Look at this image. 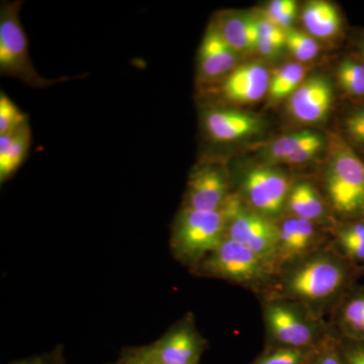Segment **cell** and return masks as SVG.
Segmentation results:
<instances>
[{"mask_svg": "<svg viewBox=\"0 0 364 364\" xmlns=\"http://www.w3.org/2000/svg\"><path fill=\"white\" fill-rule=\"evenodd\" d=\"M335 247L349 262L364 261V220L349 221L334 229Z\"/></svg>", "mask_w": 364, "mask_h": 364, "instance_id": "44dd1931", "label": "cell"}, {"mask_svg": "<svg viewBox=\"0 0 364 364\" xmlns=\"http://www.w3.org/2000/svg\"><path fill=\"white\" fill-rule=\"evenodd\" d=\"M286 210L289 213V217L305 220L317 226L324 225L327 221L324 200L315 186L309 181H301L291 186Z\"/></svg>", "mask_w": 364, "mask_h": 364, "instance_id": "e0dca14e", "label": "cell"}, {"mask_svg": "<svg viewBox=\"0 0 364 364\" xmlns=\"http://www.w3.org/2000/svg\"><path fill=\"white\" fill-rule=\"evenodd\" d=\"M340 87L358 102L364 100V62L360 58H346L337 68Z\"/></svg>", "mask_w": 364, "mask_h": 364, "instance_id": "603a6c76", "label": "cell"}, {"mask_svg": "<svg viewBox=\"0 0 364 364\" xmlns=\"http://www.w3.org/2000/svg\"><path fill=\"white\" fill-rule=\"evenodd\" d=\"M226 238V215L181 208L172 225L170 250L189 270L198 267Z\"/></svg>", "mask_w": 364, "mask_h": 364, "instance_id": "5b68a950", "label": "cell"}, {"mask_svg": "<svg viewBox=\"0 0 364 364\" xmlns=\"http://www.w3.org/2000/svg\"><path fill=\"white\" fill-rule=\"evenodd\" d=\"M317 132L304 130L294 132L279 136L265 150V158L270 163H286L306 142L311 140Z\"/></svg>", "mask_w": 364, "mask_h": 364, "instance_id": "cb8c5ba5", "label": "cell"}, {"mask_svg": "<svg viewBox=\"0 0 364 364\" xmlns=\"http://www.w3.org/2000/svg\"><path fill=\"white\" fill-rule=\"evenodd\" d=\"M119 363L122 364H149L142 363V361L133 360V359H119Z\"/></svg>", "mask_w": 364, "mask_h": 364, "instance_id": "d590c367", "label": "cell"}, {"mask_svg": "<svg viewBox=\"0 0 364 364\" xmlns=\"http://www.w3.org/2000/svg\"><path fill=\"white\" fill-rule=\"evenodd\" d=\"M21 1L2 2L0 7V72L2 76L18 78L26 85L45 88L68 78L48 79L33 67L28 39L20 20Z\"/></svg>", "mask_w": 364, "mask_h": 364, "instance_id": "8992f818", "label": "cell"}, {"mask_svg": "<svg viewBox=\"0 0 364 364\" xmlns=\"http://www.w3.org/2000/svg\"><path fill=\"white\" fill-rule=\"evenodd\" d=\"M270 77L267 67L249 63L236 67L226 76L221 92L230 102L247 104L259 100L269 90Z\"/></svg>", "mask_w": 364, "mask_h": 364, "instance_id": "5bb4252c", "label": "cell"}, {"mask_svg": "<svg viewBox=\"0 0 364 364\" xmlns=\"http://www.w3.org/2000/svg\"><path fill=\"white\" fill-rule=\"evenodd\" d=\"M238 53L224 39L215 23L208 26L198 51V72L203 79L227 76L236 68Z\"/></svg>", "mask_w": 364, "mask_h": 364, "instance_id": "9a60e30c", "label": "cell"}, {"mask_svg": "<svg viewBox=\"0 0 364 364\" xmlns=\"http://www.w3.org/2000/svg\"><path fill=\"white\" fill-rule=\"evenodd\" d=\"M223 210L226 215V238L251 249L277 269V223L249 207L237 193L230 196Z\"/></svg>", "mask_w": 364, "mask_h": 364, "instance_id": "ba28073f", "label": "cell"}, {"mask_svg": "<svg viewBox=\"0 0 364 364\" xmlns=\"http://www.w3.org/2000/svg\"><path fill=\"white\" fill-rule=\"evenodd\" d=\"M333 329L342 338L364 342V289L347 293L335 306Z\"/></svg>", "mask_w": 364, "mask_h": 364, "instance_id": "2e32d148", "label": "cell"}, {"mask_svg": "<svg viewBox=\"0 0 364 364\" xmlns=\"http://www.w3.org/2000/svg\"><path fill=\"white\" fill-rule=\"evenodd\" d=\"M265 348H317L336 335L331 325L306 306L280 298H262Z\"/></svg>", "mask_w": 364, "mask_h": 364, "instance_id": "7a4b0ae2", "label": "cell"}, {"mask_svg": "<svg viewBox=\"0 0 364 364\" xmlns=\"http://www.w3.org/2000/svg\"><path fill=\"white\" fill-rule=\"evenodd\" d=\"M228 44L240 53L256 49L259 33L255 16L245 14H225L215 21Z\"/></svg>", "mask_w": 364, "mask_h": 364, "instance_id": "ac0fdd59", "label": "cell"}, {"mask_svg": "<svg viewBox=\"0 0 364 364\" xmlns=\"http://www.w3.org/2000/svg\"><path fill=\"white\" fill-rule=\"evenodd\" d=\"M358 48L359 58L363 60L364 62V36H363V38H360V40L358 41Z\"/></svg>", "mask_w": 364, "mask_h": 364, "instance_id": "e575fe53", "label": "cell"}, {"mask_svg": "<svg viewBox=\"0 0 364 364\" xmlns=\"http://www.w3.org/2000/svg\"><path fill=\"white\" fill-rule=\"evenodd\" d=\"M301 20L310 36L321 39L334 37L341 28V18L336 7L321 0L306 4Z\"/></svg>", "mask_w": 364, "mask_h": 364, "instance_id": "ffe728a7", "label": "cell"}, {"mask_svg": "<svg viewBox=\"0 0 364 364\" xmlns=\"http://www.w3.org/2000/svg\"><path fill=\"white\" fill-rule=\"evenodd\" d=\"M31 145V129L26 124L20 130L0 135V182L4 183L18 171L25 161Z\"/></svg>", "mask_w": 364, "mask_h": 364, "instance_id": "d6986e66", "label": "cell"}, {"mask_svg": "<svg viewBox=\"0 0 364 364\" xmlns=\"http://www.w3.org/2000/svg\"><path fill=\"white\" fill-rule=\"evenodd\" d=\"M231 195L224 166L217 162H205L196 166L189 176L182 208L217 212L224 208Z\"/></svg>", "mask_w": 364, "mask_h": 364, "instance_id": "30bf717a", "label": "cell"}, {"mask_svg": "<svg viewBox=\"0 0 364 364\" xmlns=\"http://www.w3.org/2000/svg\"><path fill=\"white\" fill-rule=\"evenodd\" d=\"M203 124L208 138L221 144L237 142L257 135L264 126L255 114L228 107H214L205 111Z\"/></svg>", "mask_w": 364, "mask_h": 364, "instance_id": "8fae6325", "label": "cell"}, {"mask_svg": "<svg viewBox=\"0 0 364 364\" xmlns=\"http://www.w3.org/2000/svg\"><path fill=\"white\" fill-rule=\"evenodd\" d=\"M207 348V340L189 314L153 343L124 348L119 358L149 364H200Z\"/></svg>", "mask_w": 364, "mask_h": 364, "instance_id": "52a82bcc", "label": "cell"}, {"mask_svg": "<svg viewBox=\"0 0 364 364\" xmlns=\"http://www.w3.org/2000/svg\"><path fill=\"white\" fill-rule=\"evenodd\" d=\"M284 48L280 47L279 45L273 44V43L267 42V41L258 40L257 45H256V49L261 55L268 58H274V57L279 56L282 53Z\"/></svg>", "mask_w": 364, "mask_h": 364, "instance_id": "836d02e7", "label": "cell"}, {"mask_svg": "<svg viewBox=\"0 0 364 364\" xmlns=\"http://www.w3.org/2000/svg\"><path fill=\"white\" fill-rule=\"evenodd\" d=\"M291 186L286 174L279 170L254 167L242 176L241 195H237L256 212L277 223L286 210Z\"/></svg>", "mask_w": 364, "mask_h": 364, "instance_id": "9c48e42d", "label": "cell"}, {"mask_svg": "<svg viewBox=\"0 0 364 364\" xmlns=\"http://www.w3.org/2000/svg\"><path fill=\"white\" fill-rule=\"evenodd\" d=\"M345 140L354 150L364 153V100L356 102L344 117Z\"/></svg>", "mask_w": 364, "mask_h": 364, "instance_id": "d4e9b609", "label": "cell"}, {"mask_svg": "<svg viewBox=\"0 0 364 364\" xmlns=\"http://www.w3.org/2000/svg\"><path fill=\"white\" fill-rule=\"evenodd\" d=\"M279 247L277 254V270L280 265L296 259L322 247V237L317 225L287 217L277 222Z\"/></svg>", "mask_w": 364, "mask_h": 364, "instance_id": "4fadbf2b", "label": "cell"}, {"mask_svg": "<svg viewBox=\"0 0 364 364\" xmlns=\"http://www.w3.org/2000/svg\"><path fill=\"white\" fill-rule=\"evenodd\" d=\"M306 364H343L338 335H333L313 351Z\"/></svg>", "mask_w": 364, "mask_h": 364, "instance_id": "f546056e", "label": "cell"}, {"mask_svg": "<svg viewBox=\"0 0 364 364\" xmlns=\"http://www.w3.org/2000/svg\"><path fill=\"white\" fill-rule=\"evenodd\" d=\"M107 364H122L121 363H119V360L117 361V363H107Z\"/></svg>", "mask_w": 364, "mask_h": 364, "instance_id": "8d00e7d4", "label": "cell"}, {"mask_svg": "<svg viewBox=\"0 0 364 364\" xmlns=\"http://www.w3.org/2000/svg\"><path fill=\"white\" fill-rule=\"evenodd\" d=\"M324 186L332 210L340 217L364 220V161L344 136L331 134Z\"/></svg>", "mask_w": 364, "mask_h": 364, "instance_id": "3957f363", "label": "cell"}, {"mask_svg": "<svg viewBox=\"0 0 364 364\" xmlns=\"http://www.w3.org/2000/svg\"><path fill=\"white\" fill-rule=\"evenodd\" d=\"M306 68L299 63H289L275 72L270 79L268 95L272 102L284 100L293 95L305 80Z\"/></svg>", "mask_w": 364, "mask_h": 364, "instance_id": "7402d4cb", "label": "cell"}, {"mask_svg": "<svg viewBox=\"0 0 364 364\" xmlns=\"http://www.w3.org/2000/svg\"><path fill=\"white\" fill-rule=\"evenodd\" d=\"M9 364H65V363H64L61 348H57L51 353L21 359Z\"/></svg>", "mask_w": 364, "mask_h": 364, "instance_id": "d6a6232c", "label": "cell"}, {"mask_svg": "<svg viewBox=\"0 0 364 364\" xmlns=\"http://www.w3.org/2000/svg\"><path fill=\"white\" fill-rule=\"evenodd\" d=\"M315 349L265 348L251 364H306Z\"/></svg>", "mask_w": 364, "mask_h": 364, "instance_id": "484cf974", "label": "cell"}, {"mask_svg": "<svg viewBox=\"0 0 364 364\" xmlns=\"http://www.w3.org/2000/svg\"><path fill=\"white\" fill-rule=\"evenodd\" d=\"M350 280L349 261L332 247L321 248L280 265L262 298L291 299L323 318L348 293Z\"/></svg>", "mask_w": 364, "mask_h": 364, "instance_id": "6da1fadb", "label": "cell"}, {"mask_svg": "<svg viewBox=\"0 0 364 364\" xmlns=\"http://www.w3.org/2000/svg\"><path fill=\"white\" fill-rule=\"evenodd\" d=\"M296 14V2L294 0H274L265 13L267 18L279 28H291Z\"/></svg>", "mask_w": 364, "mask_h": 364, "instance_id": "f1b7e54d", "label": "cell"}, {"mask_svg": "<svg viewBox=\"0 0 364 364\" xmlns=\"http://www.w3.org/2000/svg\"><path fill=\"white\" fill-rule=\"evenodd\" d=\"M198 277L225 280L263 296L277 269L246 246L225 238L219 247L191 270Z\"/></svg>", "mask_w": 364, "mask_h": 364, "instance_id": "277c9868", "label": "cell"}, {"mask_svg": "<svg viewBox=\"0 0 364 364\" xmlns=\"http://www.w3.org/2000/svg\"><path fill=\"white\" fill-rule=\"evenodd\" d=\"M255 20L260 40L267 41L282 48L286 47V32L284 28L275 25L265 14L255 16Z\"/></svg>", "mask_w": 364, "mask_h": 364, "instance_id": "4dcf8cb0", "label": "cell"}, {"mask_svg": "<svg viewBox=\"0 0 364 364\" xmlns=\"http://www.w3.org/2000/svg\"><path fill=\"white\" fill-rule=\"evenodd\" d=\"M28 124V116L18 109L6 93L0 95V135L20 130Z\"/></svg>", "mask_w": 364, "mask_h": 364, "instance_id": "83f0119b", "label": "cell"}, {"mask_svg": "<svg viewBox=\"0 0 364 364\" xmlns=\"http://www.w3.org/2000/svg\"><path fill=\"white\" fill-rule=\"evenodd\" d=\"M333 105V86L323 75L306 78L289 98V112L303 123L323 121Z\"/></svg>", "mask_w": 364, "mask_h": 364, "instance_id": "7c38bea8", "label": "cell"}, {"mask_svg": "<svg viewBox=\"0 0 364 364\" xmlns=\"http://www.w3.org/2000/svg\"><path fill=\"white\" fill-rule=\"evenodd\" d=\"M284 32H286V47L289 48V51L298 61L308 62L317 56L318 47L312 36L299 32L291 28H287Z\"/></svg>", "mask_w": 364, "mask_h": 364, "instance_id": "4316f807", "label": "cell"}, {"mask_svg": "<svg viewBox=\"0 0 364 364\" xmlns=\"http://www.w3.org/2000/svg\"><path fill=\"white\" fill-rule=\"evenodd\" d=\"M339 347L343 364H364V342L339 337Z\"/></svg>", "mask_w": 364, "mask_h": 364, "instance_id": "1f68e13d", "label": "cell"}]
</instances>
